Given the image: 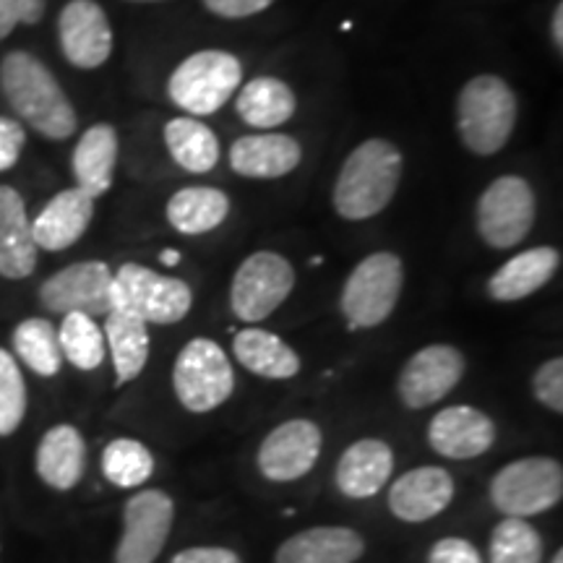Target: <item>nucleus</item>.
I'll return each mask as SVG.
<instances>
[{"label":"nucleus","instance_id":"f257e3e1","mask_svg":"<svg viewBox=\"0 0 563 563\" xmlns=\"http://www.w3.org/2000/svg\"><path fill=\"white\" fill-rule=\"evenodd\" d=\"M402 152L386 139H371L344 159L334 186V209L344 220L363 222L382 214L402 180Z\"/></svg>","mask_w":563,"mask_h":563},{"label":"nucleus","instance_id":"f03ea898","mask_svg":"<svg viewBox=\"0 0 563 563\" xmlns=\"http://www.w3.org/2000/svg\"><path fill=\"white\" fill-rule=\"evenodd\" d=\"M0 81L13 112L47 139H68L76 131V112L55 76L34 55L16 51L5 55Z\"/></svg>","mask_w":563,"mask_h":563},{"label":"nucleus","instance_id":"7ed1b4c3","mask_svg":"<svg viewBox=\"0 0 563 563\" xmlns=\"http://www.w3.org/2000/svg\"><path fill=\"white\" fill-rule=\"evenodd\" d=\"M456 125L470 152L490 157L501 152L517 125V97L498 76H475L456 100Z\"/></svg>","mask_w":563,"mask_h":563},{"label":"nucleus","instance_id":"20e7f679","mask_svg":"<svg viewBox=\"0 0 563 563\" xmlns=\"http://www.w3.org/2000/svg\"><path fill=\"white\" fill-rule=\"evenodd\" d=\"M490 504L504 517L532 519L563 498V467L553 456H522L504 464L488 485Z\"/></svg>","mask_w":563,"mask_h":563},{"label":"nucleus","instance_id":"39448f33","mask_svg":"<svg viewBox=\"0 0 563 563\" xmlns=\"http://www.w3.org/2000/svg\"><path fill=\"white\" fill-rule=\"evenodd\" d=\"M405 287V264L397 253L378 251L350 272L340 308L352 329L382 327L397 308Z\"/></svg>","mask_w":563,"mask_h":563},{"label":"nucleus","instance_id":"423d86ee","mask_svg":"<svg viewBox=\"0 0 563 563\" xmlns=\"http://www.w3.org/2000/svg\"><path fill=\"white\" fill-rule=\"evenodd\" d=\"M173 391L194 415L222 407L235 391V371L228 352L207 336L188 342L173 363Z\"/></svg>","mask_w":563,"mask_h":563},{"label":"nucleus","instance_id":"0eeeda50","mask_svg":"<svg viewBox=\"0 0 563 563\" xmlns=\"http://www.w3.org/2000/svg\"><path fill=\"white\" fill-rule=\"evenodd\" d=\"M194 290L188 282L150 269L141 264H123L112 274V308H123L141 321L170 327L188 316Z\"/></svg>","mask_w":563,"mask_h":563},{"label":"nucleus","instance_id":"6e6552de","mask_svg":"<svg viewBox=\"0 0 563 563\" xmlns=\"http://www.w3.org/2000/svg\"><path fill=\"white\" fill-rule=\"evenodd\" d=\"M243 81V63L232 53L201 51L173 70L167 95L191 115H211L235 95Z\"/></svg>","mask_w":563,"mask_h":563},{"label":"nucleus","instance_id":"1a4fd4ad","mask_svg":"<svg viewBox=\"0 0 563 563\" xmlns=\"http://www.w3.org/2000/svg\"><path fill=\"white\" fill-rule=\"evenodd\" d=\"M295 287V269L285 256L274 251L251 253L238 266L230 287L232 313L245 323H258L277 311L290 298Z\"/></svg>","mask_w":563,"mask_h":563},{"label":"nucleus","instance_id":"9d476101","mask_svg":"<svg viewBox=\"0 0 563 563\" xmlns=\"http://www.w3.org/2000/svg\"><path fill=\"white\" fill-rule=\"evenodd\" d=\"M534 224V191L519 175H504L485 188L477 201V232L490 249H514Z\"/></svg>","mask_w":563,"mask_h":563},{"label":"nucleus","instance_id":"9b49d317","mask_svg":"<svg viewBox=\"0 0 563 563\" xmlns=\"http://www.w3.org/2000/svg\"><path fill=\"white\" fill-rule=\"evenodd\" d=\"M175 525L170 493L146 488L133 493L123 509V534L115 548V563H154L165 551Z\"/></svg>","mask_w":563,"mask_h":563},{"label":"nucleus","instance_id":"f8f14e48","mask_svg":"<svg viewBox=\"0 0 563 563\" xmlns=\"http://www.w3.org/2000/svg\"><path fill=\"white\" fill-rule=\"evenodd\" d=\"M467 371V357L452 344H428L415 352L402 365L397 378V391L405 407L426 410L449 397Z\"/></svg>","mask_w":563,"mask_h":563},{"label":"nucleus","instance_id":"ddd939ff","mask_svg":"<svg viewBox=\"0 0 563 563\" xmlns=\"http://www.w3.org/2000/svg\"><path fill=\"white\" fill-rule=\"evenodd\" d=\"M323 433L308 418L285 420L266 435L256 452V467L269 483L302 481L319 462Z\"/></svg>","mask_w":563,"mask_h":563},{"label":"nucleus","instance_id":"4468645a","mask_svg":"<svg viewBox=\"0 0 563 563\" xmlns=\"http://www.w3.org/2000/svg\"><path fill=\"white\" fill-rule=\"evenodd\" d=\"M40 300L53 313H87L91 319L112 311V272L102 262L70 264L40 287Z\"/></svg>","mask_w":563,"mask_h":563},{"label":"nucleus","instance_id":"2eb2a0df","mask_svg":"<svg viewBox=\"0 0 563 563\" xmlns=\"http://www.w3.org/2000/svg\"><path fill=\"white\" fill-rule=\"evenodd\" d=\"M426 439L439 456L454 462L477 460L496 443V422L488 412L470 405L443 407L428 422Z\"/></svg>","mask_w":563,"mask_h":563},{"label":"nucleus","instance_id":"dca6fc26","mask_svg":"<svg viewBox=\"0 0 563 563\" xmlns=\"http://www.w3.org/2000/svg\"><path fill=\"white\" fill-rule=\"evenodd\" d=\"M389 511L399 522L422 525L431 522L452 506L454 501V477L449 470L435 464L407 470L389 485Z\"/></svg>","mask_w":563,"mask_h":563},{"label":"nucleus","instance_id":"f3484780","mask_svg":"<svg viewBox=\"0 0 563 563\" xmlns=\"http://www.w3.org/2000/svg\"><path fill=\"white\" fill-rule=\"evenodd\" d=\"M60 47L76 68H100L112 53L108 13L95 0H70L58 19Z\"/></svg>","mask_w":563,"mask_h":563},{"label":"nucleus","instance_id":"a211bd4d","mask_svg":"<svg viewBox=\"0 0 563 563\" xmlns=\"http://www.w3.org/2000/svg\"><path fill=\"white\" fill-rule=\"evenodd\" d=\"M394 452L382 439H357L344 449L336 462L334 483L336 490L352 501L378 496L391 481Z\"/></svg>","mask_w":563,"mask_h":563},{"label":"nucleus","instance_id":"6ab92c4d","mask_svg":"<svg viewBox=\"0 0 563 563\" xmlns=\"http://www.w3.org/2000/svg\"><path fill=\"white\" fill-rule=\"evenodd\" d=\"M365 540L352 527L327 525L295 532L274 553V563H355L363 559Z\"/></svg>","mask_w":563,"mask_h":563},{"label":"nucleus","instance_id":"aec40b11","mask_svg":"<svg viewBox=\"0 0 563 563\" xmlns=\"http://www.w3.org/2000/svg\"><path fill=\"white\" fill-rule=\"evenodd\" d=\"M95 217V199L81 188L60 191L32 222V235L42 251H66L87 232Z\"/></svg>","mask_w":563,"mask_h":563},{"label":"nucleus","instance_id":"412c9836","mask_svg":"<svg viewBox=\"0 0 563 563\" xmlns=\"http://www.w3.org/2000/svg\"><path fill=\"white\" fill-rule=\"evenodd\" d=\"M37 251L24 199L13 188L0 186V274L5 279L30 277L37 266Z\"/></svg>","mask_w":563,"mask_h":563},{"label":"nucleus","instance_id":"4be33fe9","mask_svg":"<svg viewBox=\"0 0 563 563\" xmlns=\"http://www.w3.org/2000/svg\"><path fill=\"white\" fill-rule=\"evenodd\" d=\"M561 266V253L553 245L522 251L511 256L488 279V295L498 302H517L543 290Z\"/></svg>","mask_w":563,"mask_h":563},{"label":"nucleus","instance_id":"5701e85b","mask_svg":"<svg viewBox=\"0 0 563 563\" xmlns=\"http://www.w3.org/2000/svg\"><path fill=\"white\" fill-rule=\"evenodd\" d=\"M302 150L292 136L285 133H258L243 136L232 144L230 165L243 178L272 180L292 173L300 165Z\"/></svg>","mask_w":563,"mask_h":563},{"label":"nucleus","instance_id":"b1692460","mask_svg":"<svg viewBox=\"0 0 563 563\" xmlns=\"http://www.w3.org/2000/svg\"><path fill=\"white\" fill-rule=\"evenodd\" d=\"M232 355L253 376L269 382H290L302 368L300 355L282 336L266 329H243L232 340Z\"/></svg>","mask_w":563,"mask_h":563},{"label":"nucleus","instance_id":"393cba45","mask_svg":"<svg viewBox=\"0 0 563 563\" xmlns=\"http://www.w3.org/2000/svg\"><path fill=\"white\" fill-rule=\"evenodd\" d=\"M87 470V441L74 426H55L37 446V475L55 490H70Z\"/></svg>","mask_w":563,"mask_h":563},{"label":"nucleus","instance_id":"a878e982","mask_svg":"<svg viewBox=\"0 0 563 563\" xmlns=\"http://www.w3.org/2000/svg\"><path fill=\"white\" fill-rule=\"evenodd\" d=\"M104 344L110 347L112 365H115L118 386L133 382L141 376L150 361V323L141 321L123 308H112L104 316Z\"/></svg>","mask_w":563,"mask_h":563},{"label":"nucleus","instance_id":"bb28decb","mask_svg":"<svg viewBox=\"0 0 563 563\" xmlns=\"http://www.w3.org/2000/svg\"><path fill=\"white\" fill-rule=\"evenodd\" d=\"M118 159V133L112 125L100 123L91 125L84 133L79 144H76L74 159V175H76V188H81L84 194L97 199V196L108 194L112 186V170H115Z\"/></svg>","mask_w":563,"mask_h":563},{"label":"nucleus","instance_id":"cd10ccee","mask_svg":"<svg viewBox=\"0 0 563 563\" xmlns=\"http://www.w3.org/2000/svg\"><path fill=\"white\" fill-rule=\"evenodd\" d=\"M230 199L220 188L191 186L180 188L167 201V222L183 235H203L228 220Z\"/></svg>","mask_w":563,"mask_h":563},{"label":"nucleus","instance_id":"c85d7f7f","mask_svg":"<svg viewBox=\"0 0 563 563\" xmlns=\"http://www.w3.org/2000/svg\"><path fill=\"white\" fill-rule=\"evenodd\" d=\"M295 108H298V102H295L292 89L285 81L272 79V76H258V79L245 84L235 102L238 115L253 129H277V125L290 121Z\"/></svg>","mask_w":563,"mask_h":563},{"label":"nucleus","instance_id":"c756f323","mask_svg":"<svg viewBox=\"0 0 563 563\" xmlns=\"http://www.w3.org/2000/svg\"><path fill=\"white\" fill-rule=\"evenodd\" d=\"M165 144L173 159L188 173H209L220 159V141L196 118H175L165 125Z\"/></svg>","mask_w":563,"mask_h":563},{"label":"nucleus","instance_id":"7c9ffc66","mask_svg":"<svg viewBox=\"0 0 563 563\" xmlns=\"http://www.w3.org/2000/svg\"><path fill=\"white\" fill-rule=\"evenodd\" d=\"M102 475L115 488H141L154 475V454L136 439H112L102 452Z\"/></svg>","mask_w":563,"mask_h":563},{"label":"nucleus","instance_id":"2f4dec72","mask_svg":"<svg viewBox=\"0 0 563 563\" xmlns=\"http://www.w3.org/2000/svg\"><path fill=\"white\" fill-rule=\"evenodd\" d=\"M13 350L37 376L51 378L63 365L58 332L47 319L21 321L13 332Z\"/></svg>","mask_w":563,"mask_h":563},{"label":"nucleus","instance_id":"473e14b6","mask_svg":"<svg viewBox=\"0 0 563 563\" xmlns=\"http://www.w3.org/2000/svg\"><path fill=\"white\" fill-rule=\"evenodd\" d=\"M58 342L63 361L76 365L79 371H95L100 368L104 361V344L102 329L97 327V321L87 313H66L58 329Z\"/></svg>","mask_w":563,"mask_h":563},{"label":"nucleus","instance_id":"72a5a7b5","mask_svg":"<svg viewBox=\"0 0 563 563\" xmlns=\"http://www.w3.org/2000/svg\"><path fill=\"white\" fill-rule=\"evenodd\" d=\"M543 534L527 519L504 517L488 540L490 563H543Z\"/></svg>","mask_w":563,"mask_h":563},{"label":"nucleus","instance_id":"f704fd0d","mask_svg":"<svg viewBox=\"0 0 563 563\" xmlns=\"http://www.w3.org/2000/svg\"><path fill=\"white\" fill-rule=\"evenodd\" d=\"M26 415V384L11 352L0 350V435L16 433Z\"/></svg>","mask_w":563,"mask_h":563},{"label":"nucleus","instance_id":"c9c22d12","mask_svg":"<svg viewBox=\"0 0 563 563\" xmlns=\"http://www.w3.org/2000/svg\"><path fill=\"white\" fill-rule=\"evenodd\" d=\"M532 391L540 405L555 415H563V361L561 357H551L534 371L532 376Z\"/></svg>","mask_w":563,"mask_h":563},{"label":"nucleus","instance_id":"e433bc0d","mask_svg":"<svg viewBox=\"0 0 563 563\" xmlns=\"http://www.w3.org/2000/svg\"><path fill=\"white\" fill-rule=\"evenodd\" d=\"M45 13V0H0V40L9 37L16 24H37Z\"/></svg>","mask_w":563,"mask_h":563},{"label":"nucleus","instance_id":"4c0bfd02","mask_svg":"<svg viewBox=\"0 0 563 563\" xmlns=\"http://www.w3.org/2000/svg\"><path fill=\"white\" fill-rule=\"evenodd\" d=\"M426 563H483V555L470 540L441 538L428 551Z\"/></svg>","mask_w":563,"mask_h":563},{"label":"nucleus","instance_id":"58836bf2","mask_svg":"<svg viewBox=\"0 0 563 563\" xmlns=\"http://www.w3.org/2000/svg\"><path fill=\"white\" fill-rule=\"evenodd\" d=\"M24 141L26 133L21 123L11 121V118H0V170H11L16 165Z\"/></svg>","mask_w":563,"mask_h":563},{"label":"nucleus","instance_id":"ea45409f","mask_svg":"<svg viewBox=\"0 0 563 563\" xmlns=\"http://www.w3.org/2000/svg\"><path fill=\"white\" fill-rule=\"evenodd\" d=\"M274 0H203V5L222 19H245L269 9Z\"/></svg>","mask_w":563,"mask_h":563},{"label":"nucleus","instance_id":"a19ab883","mask_svg":"<svg viewBox=\"0 0 563 563\" xmlns=\"http://www.w3.org/2000/svg\"><path fill=\"white\" fill-rule=\"evenodd\" d=\"M170 563H243L241 555L220 545H194L175 553Z\"/></svg>","mask_w":563,"mask_h":563},{"label":"nucleus","instance_id":"79ce46f5","mask_svg":"<svg viewBox=\"0 0 563 563\" xmlns=\"http://www.w3.org/2000/svg\"><path fill=\"white\" fill-rule=\"evenodd\" d=\"M551 34H553V42H555V51H563V3L555 5L553 11V21H551Z\"/></svg>","mask_w":563,"mask_h":563},{"label":"nucleus","instance_id":"37998d69","mask_svg":"<svg viewBox=\"0 0 563 563\" xmlns=\"http://www.w3.org/2000/svg\"><path fill=\"white\" fill-rule=\"evenodd\" d=\"M162 262H165V264H178L180 256L175 251H165V253H162Z\"/></svg>","mask_w":563,"mask_h":563},{"label":"nucleus","instance_id":"c03bdc74","mask_svg":"<svg viewBox=\"0 0 563 563\" xmlns=\"http://www.w3.org/2000/svg\"><path fill=\"white\" fill-rule=\"evenodd\" d=\"M551 563H563V551H561V548L553 553V561Z\"/></svg>","mask_w":563,"mask_h":563},{"label":"nucleus","instance_id":"a18cd8bd","mask_svg":"<svg viewBox=\"0 0 563 563\" xmlns=\"http://www.w3.org/2000/svg\"><path fill=\"white\" fill-rule=\"evenodd\" d=\"M136 3H154V0H136Z\"/></svg>","mask_w":563,"mask_h":563}]
</instances>
